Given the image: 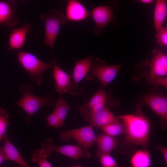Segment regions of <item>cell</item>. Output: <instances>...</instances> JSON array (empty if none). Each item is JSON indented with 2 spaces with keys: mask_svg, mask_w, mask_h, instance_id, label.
<instances>
[{
  "mask_svg": "<svg viewBox=\"0 0 167 167\" xmlns=\"http://www.w3.org/2000/svg\"><path fill=\"white\" fill-rule=\"evenodd\" d=\"M147 83L154 86H167V78L166 77H147Z\"/></svg>",
  "mask_w": 167,
  "mask_h": 167,
  "instance_id": "obj_29",
  "label": "cell"
},
{
  "mask_svg": "<svg viewBox=\"0 0 167 167\" xmlns=\"http://www.w3.org/2000/svg\"><path fill=\"white\" fill-rule=\"evenodd\" d=\"M107 98L106 92L102 89H99L88 102L81 107L79 111L80 113L84 117L93 106Z\"/></svg>",
  "mask_w": 167,
  "mask_h": 167,
  "instance_id": "obj_21",
  "label": "cell"
},
{
  "mask_svg": "<svg viewBox=\"0 0 167 167\" xmlns=\"http://www.w3.org/2000/svg\"><path fill=\"white\" fill-rule=\"evenodd\" d=\"M9 115L2 108L0 107V142L6 132V130L9 124Z\"/></svg>",
  "mask_w": 167,
  "mask_h": 167,
  "instance_id": "obj_24",
  "label": "cell"
},
{
  "mask_svg": "<svg viewBox=\"0 0 167 167\" xmlns=\"http://www.w3.org/2000/svg\"><path fill=\"white\" fill-rule=\"evenodd\" d=\"M47 121L46 127L51 126L54 127H60L64 126L62 122L53 111L49 115L45 116Z\"/></svg>",
  "mask_w": 167,
  "mask_h": 167,
  "instance_id": "obj_26",
  "label": "cell"
},
{
  "mask_svg": "<svg viewBox=\"0 0 167 167\" xmlns=\"http://www.w3.org/2000/svg\"><path fill=\"white\" fill-rule=\"evenodd\" d=\"M167 14V1L156 0L154 10V27L157 32L163 27V25Z\"/></svg>",
  "mask_w": 167,
  "mask_h": 167,
  "instance_id": "obj_19",
  "label": "cell"
},
{
  "mask_svg": "<svg viewBox=\"0 0 167 167\" xmlns=\"http://www.w3.org/2000/svg\"><path fill=\"white\" fill-rule=\"evenodd\" d=\"M93 59V56H89L76 62L73 72V80L71 81L68 93L76 96L83 92V89L79 86V84L88 74Z\"/></svg>",
  "mask_w": 167,
  "mask_h": 167,
  "instance_id": "obj_8",
  "label": "cell"
},
{
  "mask_svg": "<svg viewBox=\"0 0 167 167\" xmlns=\"http://www.w3.org/2000/svg\"><path fill=\"white\" fill-rule=\"evenodd\" d=\"M91 15L96 25L93 33L97 36H101L102 30L113 19V11L109 6H100L94 8Z\"/></svg>",
  "mask_w": 167,
  "mask_h": 167,
  "instance_id": "obj_9",
  "label": "cell"
},
{
  "mask_svg": "<svg viewBox=\"0 0 167 167\" xmlns=\"http://www.w3.org/2000/svg\"><path fill=\"white\" fill-rule=\"evenodd\" d=\"M156 147L162 153L164 157L165 162L166 164H167V147L155 145Z\"/></svg>",
  "mask_w": 167,
  "mask_h": 167,
  "instance_id": "obj_30",
  "label": "cell"
},
{
  "mask_svg": "<svg viewBox=\"0 0 167 167\" xmlns=\"http://www.w3.org/2000/svg\"><path fill=\"white\" fill-rule=\"evenodd\" d=\"M53 143V140L51 138H46L41 143L42 148L40 150L44 157L47 158L53 152H58L75 160H79L82 156H85L82 148L79 146L74 145L56 146Z\"/></svg>",
  "mask_w": 167,
  "mask_h": 167,
  "instance_id": "obj_7",
  "label": "cell"
},
{
  "mask_svg": "<svg viewBox=\"0 0 167 167\" xmlns=\"http://www.w3.org/2000/svg\"><path fill=\"white\" fill-rule=\"evenodd\" d=\"M149 66V74L147 77H166L167 75L166 54H164L160 51L156 52L150 62Z\"/></svg>",
  "mask_w": 167,
  "mask_h": 167,
  "instance_id": "obj_12",
  "label": "cell"
},
{
  "mask_svg": "<svg viewBox=\"0 0 167 167\" xmlns=\"http://www.w3.org/2000/svg\"><path fill=\"white\" fill-rule=\"evenodd\" d=\"M93 127L89 125L80 128L62 131L60 135V139L67 141L73 138L82 146L85 156L89 158L91 156L89 150L93 144L95 143V136Z\"/></svg>",
  "mask_w": 167,
  "mask_h": 167,
  "instance_id": "obj_6",
  "label": "cell"
},
{
  "mask_svg": "<svg viewBox=\"0 0 167 167\" xmlns=\"http://www.w3.org/2000/svg\"><path fill=\"white\" fill-rule=\"evenodd\" d=\"M33 88V86L28 83L21 86L19 90L22 93L23 95L15 103L26 114V121L27 123L30 122L32 116L39 109L45 106L54 105L58 100L52 95L44 97L35 95L32 92Z\"/></svg>",
  "mask_w": 167,
  "mask_h": 167,
  "instance_id": "obj_2",
  "label": "cell"
},
{
  "mask_svg": "<svg viewBox=\"0 0 167 167\" xmlns=\"http://www.w3.org/2000/svg\"><path fill=\"white\" fill-rule=\"evenodd\" d=\"M153 0H141L140 2L144 4H149L152 3L153 2Z\"/></svg>",
  "mask_w": 167,
  "mask_h": 167,
  "instance_id": "obj_32",
  "label": "cell"
},
{
  "mask_svg": "<svg viewBox=\"0 0 167 167\" xmlns=\"http://www.w3.org/2000/svg\"><path fill=\"white\" fill-rule=\"evenodd\" d=\"M156 41L161 46L166 47L167 46V28L163 27L157 32L155 35Z\"/></svg>",
  "mask_w": 167,
  "mask_h": 167,
  "instance_id": "obj_28",
  "label": "cell"
},
{
  "mask_svg": "<svg viewBox=\"0 0 167 167\" xmlns=\"http://www.w3.org/2000/svg\"><path fill=\"white\" fill-rule=\"evenodd\" d=\"M32 160L36 163L39 167H53L51 164L42 155L40 149L34 151L31 155Z\"/></svg>",
  "mask_w": 167,
  "mask_h": 167,
  "instance_id": "obj_25",
  "label": "cell"
},
{
  "mask_svg": "<svg viewBox=\"0 0 167 167\" xmlns=\"http://www.w3.org/2000/svg\"><path fill=\"white\" fill-rule=\"evenodd\" d=\"M32 30L31 25L27 23L24 24L19 28L12 29L9 38V49L21 48L24 44L27 34Z\"/></svg>",
  "mask_w": 167,
  "mask_h": 167,
  "instance_id": "obj_14",
  "label": "cell"
},
{
  "mask_svg": "<svg viewBox=\"0 0 167 167\" xmlns=\"http://www.w3.org/2000/svg\"><path fill=\"white\" fill-rule=\"evenodd\" d=\"M151 162L149 152L146 149L137 150L133 154L130 159L131 167H150Z\"/></svg>",
  "mask_w": 167,
  "mask_h": 167,
  "instance_id": "obj_20",
  "label": "cell"
},
{
  "mask_svg": "<svg viewBox=\"0 0 167 167\" xmlns=\"http://www.w3.org/2000/svg\"><path fill=\"white\" fill-rule=\"evenodd\" d=\"M66 12V19L74 22L83 20L89 15L85 6L79 1L75 0L68 1Z\"/></svg>",
  "mask_w": 167,
  "mask_h": 167,
  "instance_id": "obj_13",
  "label": "cell"
},
{
  "mask_svg": "<svg viewBox=\"0 0 167 167\" xmlns=\"http://www.w3.org/2000/svg\"><path fill=\"white\" fill-rule=\"evenodd\" d=\"M95 143L98 146L96 156L99 158L104 155L110 154L116 146L117 140L114 137L103 134L96 137Z\"/></svg>",
  "mask_w": 167,
  "mask_h": 167,
  "instance_id": "obj_18",
  "label": "cell"
},
{
  "mask_svg": "<svg viewBox=\"0 0 167 167\" xmlns=\"http://www.w3.org/2000/svg\"><path fill=\"white\" fill-rule=\"evenodd\" d=\"M143 100L150 108L164 122L167 121V99L164 96L153 94L143 96Z\"/></svg>",
  "mask_w": 167,
  "mask_h": 167,
  "instance_id": "obj_11",
  "label": "cell"
},
{
  "mask_svg": "<svg viewBox=\"0 0 167 167\" xmlns=\"http://www.w3.org/2000/svg\"><path fill=\"white\" fill-rule=\"evenodd\" d=\"M5 161H6V159L2 147L0 146V165Z\"/></svg>",
  "mask_w": 167,
  "mask_h": 167,
  "instance_id": "obj_31",
  "label": "cell"
},
{
  "mask_svg": "<svg viewBox=\"0 0 167 167\" xmlns=\"http://www.w3.org/2000/svg\"><path fill=\"white\" fill-rule=\"evenodd\" d=\"M17 4L15 1H0V24L8 28L16 25L19 22L16 13Z\"/></svg>",
  "mask_w": 167,
  "mask_h": 167,
  "instance_id": "obj_10",
  "label": "cell"
},
{
  "mask_svg": "<svg viewBox=\"0 0 167 167\" xmlns=\"http://www.w3.org/2000/svg\"><path fill=\"white\" fill-rule=\"evenodd\" d=\"M99 158L100 162L102 167H120L110 154L104 155Z\"/></svg>",
  "mask_w": 167,
  "mask_h": 167,
  "instance_id": "obj_27",
  "label": "cell"
},
{
  "mask_svg": "<svg viewBox=\"0 0 167 167\" xmlns=\"http://www.w3.org/2000/svg\"><path fill=\"white\" fill-rule=\"evenodd\" d=\"M71 108L67 105L62 96H60L56 104L54 111L61 121L64 123L65 119Z\"/></svg>",
  "mask_w": 167,
  "mask_h": 167,
  "instance_id": "obj_22",
  "label": "cell"
},
{
  "mask_svg": "<svg viewBox=\"0 0 167 167\" xmlns=\"http://www.w3.org/2000/svg\"><path fill=\"white\" fill-rule=\"evenodd\" d=\"M53 68V73L55 81L56 91L61 95L68 93L71 82L70 76L56 64Z\"/></svg>",
  "mask_w": 167,
  "mask_h": 167,
  "instance_id": "obj_16",
  "label": "cell"
},
{
  "mask_svg": "<svg viewBox=\"0 0 167 167\" xmlns=\"http://www.w3.org/2000/svg\"><path fill=\"white\" fill-rule=\"evenodd\" d=\"M82 167L81 166H80V165H77L75 166L74 167Z\"/></svg>",
  "mask_w": 167,
  "mask_h": 167,
  "instance_id": "obj_33",
  "label": "cell"
},
{
  "mask_svg": "<svg viewBox=\"0 0 167 167\" xmlns=\"http://www.w3.org/2000/svg\"><path fill=\"white\" fill-rule=\"evenodd\" d=\"M122 64L106 65L101 59H93L90 69L85 78L91 80L96 77L104 88L106 87L115 78Z\"/></svg>",
  "mask_w": 167,
  "mask_h": 167,
  "instance_id": "obj_5",
  "label": "cell"
},
{
  "mask_svg": "<svg viewBox=\"0 0 167 167\" xmlns=\"http://www.w3.org/2000/svg\"><path fill=\"white\" fill-rule=\"evenodd\" d=\"M17 56L20 64L27 71L30 79L38 85H40L42 82V73L48 69L53 68L57 62L56 59L54 58L49 62H45L32 54L25 51H20Z\"/></svg>",
  "mask_w": 167,
  "mask_h": 167,
  "instance_id": "obj_3",
  "label": "cell"
},
{
  "mask_svg": "<svg viewBox=\"0 0 167 167\" xmlns=\"http://www.w3.org/2000/svg\"><path fill=\"white\" fill-rule=\"evenodd\" d=\"M41 20L45 22L44 45L49 47L53 51L54 42L60 29L61 26L66 22L65 15L62 12L55 9L42 14Z\"/></svg>",
  "mask_w": 167,
  "mask_h": 167,
  "instance_id": "obj_4",
  "label": "cell"
},
{
  "mask_svg": "<svg viewBox=\"0 0 167 167\" xmlns=\"http://www.w3.org/2000/svg\"><path fill=\"white\" fill-rule=\"evenodd\" d=\"M90 125L101 128L118 121L113 113L106 107L91 115L88 119Z\"/></svg>",
  "mask_w": 167,
  "mask_h": 167,
  "instance_id": "obj_15",
  "label": "cell"
},
{
  "mask_svg": "<svg viewBox=\"0 0 167 167\" xmlns=\"http://www.w3.org/2000/svg\"><path fill=\"white\" fill-rule=\"evenodd\" d=\"M101 128L105 134L114 137L125 132L124 128L122 124L119 122L110 123Z\"/></svg>",
  "mask_w": 167,
  "mask_h": 167,
  "instance_id": "obj_23",
  "label": "cell"
},
{
  "mask_svg": "<svg viewBox=\"0 0 167 167\" xmlns=\"http://www.w3.org/2000/svg\"><path fill=\"white\" fill-rule=\"evenodd\" d=\"M3 138L4 143L2 148L6 160L12 161L22 167H30L22 157L16 148L11 143L6 132Z\"/></svg>",
  "mask_w": 167,
  "mask_h": 167,
  "instance_id": "obj_17",
  "label": "cell"
},
{
  "mask_svg": "<svg viewBox=\"0 0 167 167\" xmlns=\"http://www.w3.org/2000/svg\"><path fill=\"white\" fill-rule=\"evenodd\" d=\"M117 119L122 122L126 142L145 148L148 147L150 122L140 110L137 109L132 114L119 116Z\"/></svg>",
  "mask_w": 167,
  "mask_h": 167,
  "instance_id": "obj_1",
  "label": "cell"
}]
</instances>
